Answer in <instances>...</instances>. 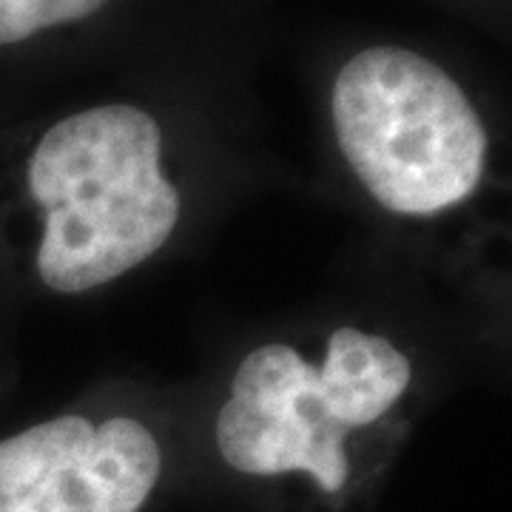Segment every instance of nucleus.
<instances>
[{
    "instance_id": "f257e3e1",
    "label": "nucleus",
    "mask_w": 512,
    "mask_h": 512,
    "mask_svg": "<svg viewBox=\"0 0 512 512\" xmlns=\"http://www.w3.org/2000/svg\"><path fill=\"white\" fill-rule=\"evenodd\" d=\"M424 407L419 356L367 322L248 348L211 419V461L251 512H376Z\"/></svg>"
},
{
    "instance_id": "f03ea898",
    "label": "nucleus",
    "mask_w": 512,
    "mask_h": 512,
    "mask_svg": "<svg viewBox=\"0 0 512 512\" xmlns=\"http://www.w3.org/2000/svg\"><path fill=\"white\" fill-rule=\"evenodd\" d=\"M15 194L26 265L55 296H89L140 271L185 220L171 128L140 100H97L37 128Z\"/></svg>"
},
{
    "instance_id": "7ed1b4c3",
    "label": "nucleus",
    "mask_w": 512,
    "mask_h": 512,
    "mask_svg": "<svg viewBox=\"0 0 512 512\" xmlns=\"http://www.w3.org/2000/svg\"><path fill=\"white\" fill-rule=\"evenodd\" d=\"M330 143L365 200L424 234H456L498 194L490 120L450 66L367 43L333 69Z\"/></svg>"
},
{
    "instance_id": "20e7f679",
    "label": "nucleus",
    "mask_w": 512,
    "mask_h": 512,
    "mask_svg": "<svg viewBox=\"0 0 512 512\" xmlns=\"http://www.w3.org/2000/svg\"><path fill=\"white\" fill-rule=\"evenodd\" d=\"M168 421L131 399H86L0 439V512H165Z\"/></svg>"
},
{
    "instance_id": "39448f33",
    "label": "nucleus",
    "mask_w": 512,
    "mask_h": 512,
    "mask_svg": "<svg viewBox=\"0 0 512 512\" xmlns=\"http://www.w3.org/2000/svg\"><path fill=\"white\" fill-rule=\"evenodd\" d=\"M120 6L123 0H0V49L86 32Z\"/></svg>"
}]
</instances>
